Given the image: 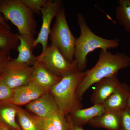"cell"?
<instances>
[{
    "mask_svg": "<svg viewBox=\"0 0 130 130\" xmlns=\"http://www.w3.org/2000/svg\"><path fill=\"white\" fill-rule=\"evenodd\" d=\"M105 112L103 104H96L88 108L75 110L70 116L74 124L83 126Z\"/></svg>",
    "mask_w": 130,
    "mask_h": 130,
    "instance_id": "obj_16",
    "label": "cell"
},
{
    "mask_svg": "<svg viewBox=\"0 0 130 130\" xmlns=\"http://www.w3.org/2000/svg\"><path fill=\"white\" fill-rule=\"evenodd\" d=\"M28 8L34 13H38L42 8L46 4L47 0H21Z\"/></svg>",
    "mask_w": 130,
    "mask_h": 130,
    "instance_id": "obj_22",
    "label": "cell"
},
{
    "mask_svg": "<svg viewBox=\"0 0 130 130\" xmlns=\"http://www.w3.org/2000/svg\"><path fill=\"white\" fill-rule=\"evenodd\" d=\"M55 18L50 34L51 44L58 48L68 61L72 62L74 60L76 38L68 26L65 7H62Z\"/></svg>",
    "mask_w": 130,
    "mask_h": 130,
    "instance_id": "obj_5",
    "label": "cell"
},
{
    "mask_svg": "<svg viewBox=\"0 0 130 130\" xmlns=\"http://www.w3.org/2000/svg\"><path fill=\"white\" fill-rule=\"evenodd\" d=\"M126 107L129 108L130 109V95L128 98L127 103V106Z\"/></svg>",
    "mask_w": 130,
    "mask_h": 130,
    "instance_id": "obj_30",
    "label": "cell"
},
{
    "mask_svg": "<svg viewBox=\"0 0 130 130\" xmlns=\"http://www.w3.org/2000/svg\"><path fill=\"white\" fill-rule=\"evenodd\" d=\"M37 57L38 62L58 76L62 77L78 71L75 60L72 62H69L58 48L51 44L45 51Z\"/></svg>",
    "mask_w": 130,
    "mask_h": 130,
    "instance_id": "obj_6",
    "label": "cell"
},
{
    "mask_svg": "<svg viewBox=\"0 0 130 130\" xmlns=\"http://www.w3.org/2000/svg\"><path fill=\"white\" fill-rule=\"evenodd\" d=\"M121 82L117 74L106 78L95 84L91 101L94 105L102 104L109 96L117 89Z\"/></svg>",
    "mask_w": 130,
    "mask_h": 130,
    "instance_id": "obj_11",
    "label": "cell"
},
{
    "mask_svg": "<svg viewBox=\"0 0 130 130\" xmlns=\"http://www.w3.org/2000/svg\"><path fill=\"white\" fill-rule=\"evenodd\" d=\"M130 95V86L125 83H121L117 89L103 103L105 111H122L127 106Z\"/></svg>",
    "mask_w": 130,
    "mask_h": 130,
    "instance_id": "obj_13",
    "label": "cell"
},
{
    "mask_svg": "<svg viewBox=\"0 0 130 130\" xmlns=\"http://www.w3.org/2000/svg\"><path fill=\"white\" fill-rule=\"evenodd\" d=\"M130 67V56L124 53L113 54L101 50L98 60L92 68L85 72V75L77 89L80 101L86 91L103 79L117 74L120 70Z\"/></svg>",
    "mask_w": 130,
    "mask_h": 130,
    "instance_id": "obj_1",
    "label": "cell"
},
{
    "mask_svg": "<svg viewBox=\"0 0 130 130\" xmlns=\"http://www.w3.org/2000/svg\"><path fill=\"white\" fill-rule=\"evenodd\" d=\"M63 2L60 0L48 1L46 5L40 11L41 13L42 22L41 29L34 43L35 48L38 44H41L43 53L47 48L52 21L56 17L58 12L62 8Z\"/></svg>",
    "mask_w": 130,
    "mask_h": 130,
    "instance_id": "obj_8",
    "label": "cell"
},
{
    "mask_svg": "<svg viewBox=\"0 0 130 130\" xmlns=\"http://www.w3.org/2000/svg\"><path fill=\"white\" fill-rule=\"evenodd\" d=\"M19 44L17 34L13 33L11 29L0 24V49L10 54L11 51L17 48Z\"/></svg>",
    "mask_w": 130,
    "mask_h": 130,
    "instance_id": "obj_19",
    "label": "cell"
},
{
    "mask_svg": "<svg viewBox=\"0 0 130 130\" xmlns=\"http://www.w3.org/2000/svg\"><path fill=\"white\" fill-rule=\"evenodd\" d=\"M0 130H11L7 126L3 124H0Z\"/></svg>",
    "mask_w": 130,
    "mask_h": 130,
    "instance_id": "obj_29",
    "label": "cell"
},
{
    "mask_svg": "<svg viewBox=\"0 0 130 130\" xmlns=\"http://www.w3.org/2000/svg\"><path fill=\"white\" fill-rule=\"evenodd\" d=\"M19 41V44L17 47L18 55L14 59L18 63L30 67H33L37 63V57L33 53L35 48L34 37L29 35L17 34Z\"/></svg>",
    "mask_w": 130,
    "mask_h": 130,
    "instance_id": "obj_12",
    "label": "cell"
},
{
    "mask_svg": "<svg viewBox=\"0 0 130 130\" xmlns=\"http://www.w3.org/2000/svg\"><path fill=\"white\" fill-rule=\"evenodd\" d=\"M33 66L18 63L14 59L8 62L0 81L14 89L32 81Z\"/></svg>",
    "mask_w": 130,
    "mask_h": 130,
    "instance_id": "obj_7",
    "label": "cell"
},
{
    "mask_svg": "<svg viewBox=\"0 0 130 130\" xmlns=\"http://www.w3.org/2000/svg\"><path fill=\"white\" fill-rule=\"evenodd\" d=\"M77 17L80 34L76 40L74 59L76 61L78 71H83L87 66L89 53L97 49L106 51L117 48L119 46L120 41L118 38L108 39L98 36L87 25L83 14L78 13Z\"/></svg>",
    "mask_w": 130,
    "mask_h": 130,
    "instance_id": "obj_2",
    "label": "cell"
},
{
    "mask_svg": "<svg viewBox=\"0 0 130 130\" xmlns=\"http://www.w3.org/2000/svg\"><path fill=\"white\" fill-rule=\"evenodd\" d=\"M48 119L56 130H69V125L66 116L60 110Z\"/></svg>",
    "mask_w": 130,
    "mask_h": 130,
    "instance_id": "obj_21",
    "label": "cell"
},
{
    "mask_svg": "<svg viewBox=\"0 0 130 130\" xmlns=\"http://www.w3.org/2000/svg\"><path fill=\"white\" fill-rule=\"evenodd\" d=\"M0 24L4 26L6 28H9V29H11L10 26L8 25V24L5 21V19L3 17L2 14L1 13H0Z\"/></svg>",
    "mask_w": 130,
    "mask_h": 130,
    "instance_id": "obj_28",
    "label": "cell"
},
{
    "mask_svg": "<svg viewBox=\"0 0 130 130\" xmlns=\"http://www.w3.org/2000/svg\"><path fill=\"white\" fill-rule=\"evenodd\" d=\"M43 130H56L50 119H46L44 121Z\"/></svg>",
    "mask_w": 130,
    "mask_h": 130,
    "instance_id": "obj_27",
    "label": "cell"
},
{
    "mask_svg": "<svg viewBox=\"0 0 130 130\" xmlns=\"http://www.w3.org/2000/svg\"><path fill=\"white\" fill-rule=\"evenodd\" d=\"M13 94V89L10 88L2 81H0V102L10 100Z\"/></svg>",
    "mask_w": 130,
    "mask_h": 130,
    "instance_id": "obj_23",
    "label": "cell"
},
{
    "mask_svg": "<svg viewBox=\"0 0 130 130\" xmlns=\"http://www.w3.org/2000/svg\"><path fill=\"white\" fill-rule=\"evenodd\" d=\"M67 119L69 125V130H84L83 126L76 125L73 124L70 116L68 117Z\"/></svg>",
    "mask_w": 130,
    "mask_h": 130,
    "instance_id": "obj_26",
    "label": "cell"
},
{
    "mask_svg": "<svg viewBox=\"0 0 130 130\" xmlns=\"http://www.w3.org/2000/svg\"><path fill=\"white\" fill-rule=\"evenodd\" d=\"M17 115L22 130H43L45 119L31 115L19 107Z\"/></svg>",
    "mask_w": 130,
    "mask_h": 130,
    "instance_id": "obj_18",
    "label": "cell"
},
{
    "mask_svg": "<svg viewBox=\"0 0 130 130\" xmlns=\"http://www.w3.org/2000/svg\"><path fill=\"white\" fill-rule=\"evenodd\" d=\"M121 112L105 111L95 117L89 123L91 126L108 130H121Z\"/></svg>",
    "mask_w": 130,
    "mask_h": 130,
    "instance_id": "obj_15",
    "label": "cell"
},
{
    "mask_svg": "<svg viewBox=\"0 0 130 130\" xmlns=\"http://www.w3.org/2000/svg\"><path fill=\"white\" fill-rule=\"evenodd\" d=\"M84 75L85 72L79 71L68 74L62 77L49 91L60 109L66 116L83 108L76 90Z\"/></svg>",
    "mask_w": 130,
    "mask_h": 130,
    "instance_id": "obj_3",
    "label": "cell"
},
{
    "mask_svg": "<svg viewBox=\"0 0 130 130\" xmlns=\"http://www.w3.org/2000/svg\"><path fill=\"white\" fill-rule=\"evenodd\" d=\"M9 54L0 49V79L2 77L7 64L11 59Z\"/></svg>",
    "mask_w": 130,
    "mask_h": 130,
    "instance_id": "obj_25",
    "label": "cell"
},
{
    "mask_svg": "<svg viewBox=\"0 0 130 130\" xmlns=\"http://www.w3.org/2000/svg\"><path fill=\"white\" fill-rule=\"evenodd\" d=\"M0 13L17 27L19 34L33 37L36 35L34 13L21 0H0Z\"/></svg>",
    "mask_w": 130,
    "mask_h": 130,
    "instance_id": "obj_4",
    "label": "cell"
},
{
    "mask_svg": "<svg viewBox=\"0 0 130 130\" xmlns=\"http://www.w3.org/2000/svg\"><path fill=\"white\" fill-rule=\"evenodd\" d=\"M26 108L37 116L45 119L50 118L60 110L54 98L48 92L28 103Z\"/></svg>",
    "mask_w": 130,
    "mask_h": 130,
    "instance_id": "obj_10",
    "label": "cell"
},
{
    "mask_svg": "<svg viewBox=\"0 0 130 130\" xmlns=\"http://www.w3.org/2000/svg\"><path fill=\"white\" fill-rule=\"evenodd\" d=\"M121 130H130V109L126 107L121 112Z\"/></svg>",
    "mask_w": 130,
    "mask_h": 130,
    "instance_id": "obj_24",
    "label": "cell"
},
{
    "mask_svg": "<svg viewBox=\"0 0 130 130\" xmlns=\"http://www.w3.org/2000/svg\"><path fill=\"white\" fill-rule=\"evenodd\" d=\"M115 9L116 20L130 33V0H118Z\"/></svg>",
    "mask_w": 130,
    "mask_h": 130,
    "instance_id": "obj_20",
    "label": "cell"
},
{
    "mask_svg": "<svg viewBox=\"0 0 130 130\" xmlns=\"http://www.w3.org/2000/svg\"><path fill=\"white\" fill-rule=\"evenodd\" d=\"M43 88L33 81L13 89L10 101L16 106L28 104L46 93Z\"/></svg>",
    "mask_w": 130,
    "mask_h": 130,
    "instance_id": "obj_9",
    "label": "cell"
},
{
    "mask_svg": "<svg viewBox=\"0 0 130 130\" xmlns=\"http://www.w3.org/2000/svg\"><path fill=\"white\" fill-rule=\"evenodd\" d=\"M61 78L53 74L39 62H38L33 66L32 81L43 88L47 92H48Z\"/></svg>",
    "mask_w": 130,
    "mask_h": 130,
    "instance_id": "obj_14",
    "label": "cell"
},
{
    "mask_svg": "<svg viewBox=\"0 0 130 130\" xmlns=\"http://www.w3.org/2000/svg\"><path fill=\"white\" fill-rule=\"evenodd\" d=\"M18 107L10 100L0 102V124L11 130H21L16 121Z\"/></svg>",
    "mask_w": 130,
    "mask_h": 130,
    "instance_id": "obj_17",
    "label": "cell"
}]
</instances>
